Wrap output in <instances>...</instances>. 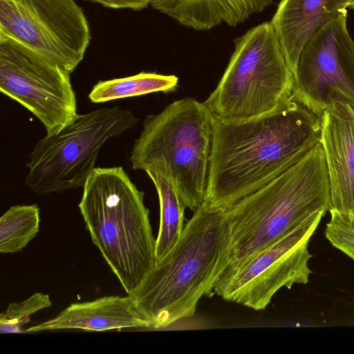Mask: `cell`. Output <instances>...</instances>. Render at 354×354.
<instances>
[{
	"label": "cell",
	"mask_w": 354,
	"mask_h": 354,
	"mask_svg": "<svg viewBox=\"0 0 354 354\" xmlns=\"http://www.w3.org/2000/svg\"><path fill=\"white\" fill-rule=\"evenodd\" d=\"M213 118L205 202L224 210L266 185L320 140L321 116L294 96L258 117Z\"/></svg>",
	"instance_id": "1"
},
{
	"label": "cell",
	"mask_w": 354,
	"mask_h": 354,
	"mask_svg": "<svg viewBox=\"0 0 354 354\" xmlns=\"http://www.w3.org/2000/svg\"><path fill=\"white\" fill-rule=\"evenodd\" d=\"M229 265L225 210L205 202L176 244L129 295L149 328H165L192 317L200 299L215 294L216 283Z\"/></svg>",
	"instance_id": "2"
},
{
	"label": "cell",
	"mask_w": 354,
	"mask_h": 354,
	"mask_svg": "<svg viewBox=\"0 0 354 354\" xmlns=\"http://www.w3.org/2000/svg\"><path fill=\"white\" fill-rule=\"evenodd\" d=\"M330 187L320 140L277 177L225 209L230 266H236L290 232L315 213L328 210Z\"/></svg>",
	"instance_id": "3"
},
{
	"label": "cell",
	"mask_w": 354,
	"mask_h": 354,
	"mask_svg": "<svg viewBox=\"0 0 354 354\" xmlns=\"http://www.w3.org/2000/svg\"><path fill=\"white\" fill-rule=\"evenodd\" d=\"M144 196L123 167H95L78 205L93 243L127 295L156 263V239Z\"/></svg>",
	"instance_id": "4"
},
{
	"label": "cell",
	"mask_w": 354,
	"mask_h": 354,
	"mask_svg": "<svg viewBox=\"0 0 354 354\" xmlns=\"http://www.w3.org/2000/svg\"><path fill=\"white\" fill-rule=\"evenodd\" d=\"M213 119L205 103L192 97L148 115L133 145L131 167L166 177L186 207L196 211L206 198Z\"/></svg>",
	"instance_id": "5"
},
{
	"label": "cell",
	"mask_w": 354,
	"mask_h": 354,
	"mask_svg": "<svg viewBox=\"0 0 354 354\" xmlns=\"http://www.w3.org/2000/svg\"><path fill=\"white\" fill-rule=\"evenodd\" d=\"M294 75L271 22L250 29L216 88L203 102L212 115L240 121L270 113L293 96Z\"/></svg>",
	"instance_id": "6"
},
{
	"label": "cell",
	"mask_w": 354,
	"mask_h": 354,
	"mask_svg": "<svg viewBox=\"0 0 354 354\" xmlns=\"http://www.w3.org/2000/svg\"><path fill=\"white\" fill-rule=\"evenodd\" d=\"M138 122L130 110L120 106L78 114L35 145L26 164V185L39 195L83 187L104 144L134 128Z\"/></svg>",
	"instance_id": "7"
},
{
	"label": "cell",
	"mask_w": 354,
	"mask_h": 354,
	"mask_svg": "<svg viewBox=\"0 0 354 354\" xmlns=\"http://www.w3.org/2000/svg\"><path fill=\"white\" fill-rule=\"evenodd\" d=\"M325 214H314L249 259L228 266L217 280L214 293L227 301L261 310L281 288L306 284L312 272L308 243Z\"/></svg>",
	"instance_id": "8"
},
{
	"label": "cell",
	"mask_w": 354,
	"mask_h": 354,
	"mask_svg": "<svg viewBox=\"0 0 354 354\" xmlns=\"http://www.w3.org/2000/svg\"><path fill=\"white\" fill-rule=\"evenodd\" d=\"M0 35L70 74L84 59L91 40L88 21L74 0H0Z\"/></svg>",
	"instance_id": "9"
},
{
	"label": "cell",
	"mask_w": 354,
	"mask_h": 354,
	"mask_svg": "<svg viewBox=\"0 0 354 354\" xmlns=\"http://www.w3.org/2000/svg\"><path fill=\"white\" fill-rule=\"evenodd\" d=\"M0 91L35 115L48 135L59 131L78 115L70 73L1 35Z\"/></svg>",
	"instance_id": "10"
},
{
	"label": "cell",
	"mask_w": 354,
	"mask_h": 354,
	"mask_svg": "<svg viewBox=\"0 0 354 354\" xmlns=\"http://www.w3.org/2000/svg\"><path fill=\"white\" fill-rule=\"evenodd\" d=\"M347 17L346 9L340 10L313 35L293 73V96L319 116L334 102H354V41Z\"/></svg>",
	"instance_id": "11"
},
{
	"label": "cell",
	"mask_w": 354,
	"mask_h": 354,
	"mask_svg": "<svg viewBox=\"0 0 354 354\" xmlns=\"http://www.w3.org/2000/svg\"><path fill=\"white\" fill-rule=\"evenodd\" d=\"M320 142L329 180L328 211L354 226V115L345 103L323 111Z\"/></svg>",
	"instance_id": "12"
},
{
	"label": "cell",
	"mask_w": 354,
	"mask_h": 354,
	"mask_svg": "<svg viewBox=\"0 0 354 354\" xmlns=\"http://www.w3.org/2000/svg\"><path fill=\"white\" fill-rule=\"evenodd\" d=\"M131 328H149V324L127 295L73 303L56 317L31 326L25 332L67 329L105 331Z\"/></svg>",
	"instance_id": "13"
},
{
	"label": "cell",
	"mask_w": 354,
	"mask_h": 354,
	"mask_svg": "<svg viewBox=\"0 0 354 354\" xmlns=\"http://www.w3.org/2000/svg\"><path fill=\"white\" fill-rule=\"evenodd\" d=\"M352 0H281L271 24L294 73L307 41Z\"/></svg>",
	"instance_id": "14"
},
{
	"label": "cell",
	"mask_w": 354,
	"mask_h": 354,
	"mask_svg": "<svg viewBox=\"0 0 354 354\" xmlns=\"http://www.w3.org/2000/svg\"><path fill=\"white\" fill-rule=\"evenodd\" d=\"M273 0H152L153 8L197 30L221 24L235 26L264 10Z\"/></svg>",
	"instance_id": "15"
},
{
	"label": "cell",
	"mask_w": 354,
	"mask_h": 354,
	"mask_svg": "<svg viewBox=\"0 0 354 354\" xmlns=\"http://www.w3.org/2000/svg\"><path fill=\"white\" fill-rule=\"evenodd\" d=\"M153 182L159 199L160 225L156 243V262L176 244L184 229L186 208L173 184L154 171H146Z\"/></svg>",
	"instance_id": "16"
},
{
	"label": "cell",
	"mask_w": 354,
	"mask_h": 354,
	"mask_svg": "<svg viewBox=\"0 0 354 354\" xmlns=\"http://www.w3.org/2000/svg\"><path fill=\"white\" fill-rule=\"evenodd\" d=\"M178 78L174 75L141 72L138 74L98 82L88 94L93 103L137 97L148 93L174 91Z\"/></svg>",
	"instance_id": "17"
},
{
	"label": "cell",
	"mask_w": 354,
	"mask_h": 354,
	"mask_svg": "<svg viewBox=\"0 0 354 354\" xmlns=\"http://www.w3.org/2000/svg\"><path fill=\"white\" fill-rule=\"evenodd\" d=\"M40 210L36 204L11 206L0 218V252H21L38 234Z\"/></svg>",
	"instance_id": "18"
},
{
	"label": "cell",
	"mask_w": 354,
	"mask_h": 354,
	"mask_svg": "<svg viewBox=\"0 0 354 354\" xmlns=\"http://www.w3.org/2000/svg\"><path fill=\"white\" fill-rule=\"evenodd\" d=\"M52 306L48 294L35 292L20 302L10 303L0 315L1 333H21L30 315Z\"/></svg>",
	"instance_id": "19"
},
{
	"label": "cell",
	"mask_w": 354,
	"mask_h": 354,
	"mask_svg": "<svg viewBox=\"0 0 354 354\" xmlns=\"http://www.w3.org/2000/svg\"><path fill=\"white\" fill-rule=\"evenodd\" d=\"M325 236L331 245L354 261V226L335 214L326 225Z\"/></svg>",
	"instance_id": "20"
},
{
	"label": "cell",
	"mask_w": 354,
	"mask_h": 354,
	"mask_svg": "<svg viewBox=\"0 0 354 354\" xmlns=\"http://www.w3.org/2000/svg\"><path fill=\"white\" fill-rule=\"evenodd\" d=\"M100 3L103 6L121 9L128 8L133 10H140L151 4L152 0H90Z\"/></svg>",
	"instance_id": "21"
},
{
	"label": "cell",
	"mask_w": 354,
	"mask_h": 354,
	"mask_svg": "<svg viewBox=\"0 0 354 354\" xmlns=\"http://www.w3.org/2000/svg\"><path fill=\"white\" fill-rule=\"evenodd\" d=\"M342 102L345 103L348 106V107L349 108L351 111L354 115V102H351V101H348V100H345Z\"/></svg>",
	"instance_id": "22"
},
{
	"label": "cell",
	"mask_w": 354,
	"mask_h": 354,
	"mask_svg": "<svg viewBox=\"0 0 354 354\" xmlns=\"http://www.w3.org/2000/svg\"><path fill=\"white\" fill-rule=\"evenodd\" d=\"M351 9L354 10V0L351 1V4L349 5V7Z\"/></svg>",
	"instance_id": "23"
}]
</instances>
